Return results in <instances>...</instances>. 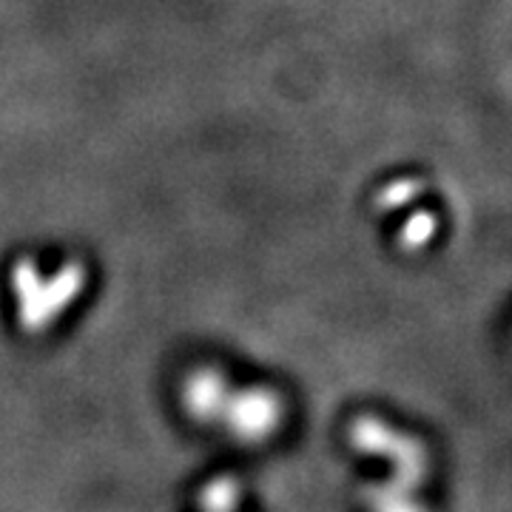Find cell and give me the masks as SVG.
I'll list each match as a JSON object with an SVG mask.
<instances>
[{"label": "cell", "instance_id": "obj_5", "mask_svg": "<svg viewBox=\"0 0 512 512\" xmlns=\"http://www.w3.org/2000/svg\"><path fill=\"white\" fill-rule=\"evenodd\" d=\"M365 504L370 512H427L416 501V493H407V490H399L393 487L390 481L387 484H373L367 487Z\"/></svg>", "mask_w": 512, "mask_h": 512}, {"label": "cell", "instance_id": "obj_6", "mask_svg": "<svg viewBox=\"0 0 512 512\" xmlns=\"http://www.w3.org/2000/svg\"><path fill=\"white\" fill-rule=\"evenodd\" d=\"M202 512H237L239 507V484L237 478L220 476L208 481L200 493Z\"/></svg>", "mask_w": 512, "mask_h": 512}, {"label": "cell", "instance_id": "obj_8", "mask_svg": "<svg viewBox=\"0 0 512 512\" xmlns=\"http://www.w3.org/2000/svg\"><path fill=\"white\" fill-rule=\"evenodd\" d=\"M421 194L419 180H396L379 194V208H402L404 202Z\"/></svg>", "mask_w": 512, "mask_h": 512}, {"label": "cell", "instance_id": "obj_4", "mask_svg": "<svg viewBox=\"0 0 512 512\" xmlns=\"http://www.w3.org/2000/svg\"><path fill=\"white\" fill-rule=\"evenodd\" d=\"M231 379L222 373L220 367H197L185 376L183 390H180V399H183L185 413L194 421L202 424H214L220 421V413L225 402H228V393H231Z\"/></svg>", "mask_w": 512, "mask_h": 512}, {"label": "cell", "instance_id": "obj_7", "mask_svg": "<svg viewBox=\"0 0 512 512\" xmlns=\"http://www.w3.org/2000/svg\"><path fill=\"white\" fill-rule=\"evenodd\" d=\"M439 234V217L433 211H419L413 220L404 222L402 245L410 251H419L424 245H430Z\"/></svg>", "mask_w": 512, "mask_h": 512}, {"label": "cell", "instance_id": "obj_2", "mask_svg": "<svg viewBox=\"0 0 512 512\" xmlns=\"http://www.w3.org/2000/svg\"><path fill=\"white\" fill-rule=\"evenodd\" d=\"M348 441L353 450L365 456L387 458L393 464V478H390L393 487L416 493L424 484L430 458H427V447L416 436H407L376 416H356L348 427Z\"/></svg>", "mask_w": 512, "mask_h": 512}, {"label": "cell", "instance_id": "obj_1", "mask_svg": "<svg viewBox=\"0 0 512 512\" xmlns=\"http://www.w3.org/2000/svg\"><path fill=\"white\" fill-rule=\"evenodd\" d=\"M86 285L89 274L77 259L57 265L55 271H43L35 259H18L9 271L18 325L32 336L49 330L80 299Z\"/></svg>", "mask_w": 512, "mask_h": 512}, {"label": "cell", "instance_id": "obj_3", "mask_svg": "<svg viewBox=\"0 0 512 512\" xmlns=\"http://www.w3.org/2000/svg\"><path fill=\"white\" fill-rule=\"evenodd\" d=\"M285 419V402L274 387H231L220 424L242 444H262L274 436Z\"/></svg>", "mask_w": 512, "mask_h": 512}]
</instances>
